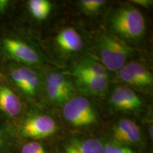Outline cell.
Masks as SVG:
<instances>
[{"mask_svg":"<svg viewBox=\"0 0 153 153\" xmlns=\"http://www.w3.org/2000/svg\"><path fill=\"white\" fill-rule=\"evenodd\" d=\"M0 55L8 62L28 67L40 62V55L31 44L22 36L14 33L0 36Z\"/></svg>","mask_w":153,"mask_h":153,"instance_id":"1","label":"cell"},{"mask_svg":"<svg viewBox=\"0 0 153 153\" xmlns=\"http://www.w3.org/2000/svg\"><path fill=\"white\" fill-rule=\"evenodd\" d=\"M110 25L115 33L130 41L139 40L144 34L146 26L142 13L130 6L115 11L110 18Z\"/></svg>","mask_w":153,"mask_h":153,"instance_id":"2","label":"cell"},{"mask_svg":"<svg viewBox=\"0 0 153 153\" xmlns=\"http://www.w3.org/2000/svg\"><path fill=\"white\" fill-rule=\"evenodd\" d=\"M97 53L106 70L117 71L126 65L131 50L119 38L110 34H102L97 42Z\"/></svg>","mask_w":153,"mask_h":153,"instance_id":"3","label":"cell"},{"mask_svg":"<svg viewBox=\"0 0 153 153\" xmlns=\"http://www.w3.org/2000/svg\"><path fill=\"white\" fill-rule=\"evenodd\" d=\"M6 80L15 91L24 97H33L37 94L40 85L38 74L30 67L8 62L4 71Z\"/></svg>","mask_w":153,"mask_h":153,"instance_id":"4","label":"cell"},{"mask_svg":"<svg viewBox=\"0 0 153 153\" xmlns=\"http://www.w3.org/2000/svg\"><path fill=\"white\" fill-rule=\"evenodd\" d=\"M63 116L72 125L89 126L97 122V114L89 101L84 97L72 98L64 104Z\"/></svg>","mask_w":153,"mask_h":153,"instance_id":"5","label":"cell"},{"mask_svg":"<svg viewBox=\"0 0 153 153\" xmlns=\"http://www.w3.org/2000/svg\"><path fill=\"white\" fill-rule=\"evenodd\" d=\"M56 123L47 115H33L24 118L18 128L23 137L41 139L51 136L56 131Z\"/></svg>","mask_w":153,"mask_h":153,"instance_id":"6","label":"cell"},{"mask_svg":"<svg viewBox=\"0 0 153 153\" xmlns=\"http://www.w3.org/2000/svg\"><path fill=\"white\" fill-rule=\"evenodd\" d=\"M46 90L49 99L57 104H65L74 93V88L68 78L57 72L48 76Z\"/></svg>","mask_w":153,"mask_h":153,"instance_id":"7","label":"cell"},{"mask_svg":"<svg viewBox=\"0 0 153 153\" xmlns=\"http://www.w3.org/2000/svg\"><path fill=\"white\" fill-rule=\"evenodd\" d=\"M23 111L20 95L6 80H0V113L9 118L19 117Z\"/></svg>","mask_w":153,"mask_h":153,"instance_id":"8","label":"cell"},{"mask_svg":"<svg viewBox=\"0 0 153 153\" xmlns=\"http://www.w3.org/2000/svg\"><path fill=\"white\" fill-rule=\"evenodd\" d=\"M119 77L128 85L141 88L150 87L153 82L150 70L143 65L135 62L126 64L120 69Z\"/></svg>","mask_w":153,"mask_h":153,"instance_id":"9","label":"cell"},{"mask_svg":"<svg viewBox=\"0 0 153 153\" xmlns=\"http://www.w3.org/2000/svg\"><path fill=\"white\" fill-rule=\"evenodd\" d=\"M110 99L113 106L120 111H135L139 109L142 106L140 97L126 86L116 87Z\"/></svg>","mask_w":153,"mask_h":153,"instance_id":"10","label":"cell"},{"mask_svg":"<svg viewBox=\"0 0 153 153\" xmlns=\"http://www.w3.org/2000/svg\"><path fill=\"white\" fill-rule=\"evenodd\" d=\"M113 137L115 142L123 145L139 142L141 132L139 126L130 119H122L113 128Z\"/></svg>","mask_w":153,"mask_h":153,"instance_id":"11","label":"cell"},{"mask_svg":"<svg viewBox=\"0 0 153 153\" xmlns=\"http://www.w3.org/2000/svg\"><path fill=\"white\" fill-rule=\"evenodd\" d=\"M65 153H104V145L95 138L72 139L67 143Z\"/></svg>","mask_w":153,"mask_h":153,"instance_id":"12","label":"cell"},{"mask_svg":"<svg viewBox=\"0 0 153 153\" xmlns=\"http://www.w3.org/2000/svg\"><path fill=\"white\" fill-rule=\"evenodd\" d=\"M55 41L61 49L67 52H77L83 47L81 36L75 29L66 28L57 34Z\"/></svg>","mask_w":153,"mask_h":153,"instance_id":"13","label":"cell"},{"mask_svg":"<svg viewBox=\"0 0 153 153\" xmlns=\"http://www.w3.org/2000/svg\"><path fill=\"white\" fill-rule=\"evenodd\" d=\"M76 78L83 76H107L106 69L101 63L92 60L82 61L74 69Z\"/></svg>","mask_w":153,"mask_h":153,"instance_id":"14","label":"cell"},{"mask_svg":"<svg viewBox=\"0 0 153 153\" xmlns=\"http://www.w3.org/2000/svg\"><path fill=\"white\" fill-rule=\"evenodd\" d=\"M76 81L82 89L91 94L102 93L108 87L107 76H83L76 78Z\"/></svg>","mask_w":153,"mask_h":153,"instance_id":"15","label":"cell"},{"mask_svg":"<svg viewBox=\"0 0 153 153\" xmlns=\"http://www.w3.org/2000/svg\"><path fill=\"white\" fill-rule=\"evenodd\" d=\"M27 6L30 14L39 21L46 19L51 10V3L47 0H30Z\"/></svg>","mask_w":153,"mask_h":153,"instance_id":"16","label":"cell"},{"mask_svg":"<svg viewBox=\"0 0 153 153\" xmlns=\"http://www.w3.org/2000/svg\"><path fill=\"white\" fill-rule=\"evenodd\" d=\"M104 153H137L126 145L115 141L108 142L104 145Z\"/></svg>","mask_w":153,"mask_h":153,"instance_id":"17","label":"cell"},{"mask_svg":"<svg viewBox=\"0 0 153 153\" xmlns=\"http://www.w3.org/2000/svg\"><path fill=\"white\" fill-rule=\"evenodd\" d=\"M105 4L104 0H82L80 1L82 9L87 12L94 13L99 11Z\"/></svg>","mask_w":153,"mask_h":153,"instance_id":"18","label":"cell"},{"mask_svg":"<svg viewBox=\"0 0 153 153\" xmlns=\"http://www.w3.org/2000/svg\"><path fill=\"white\" fill-rule=\"evenodd\" d=\"M21 153H46L41 143L37 141H30L23 145Z\"/></svg>","mask_w":153,"mask_h":153,"instance_id":"19","label":"cell"},{"mask_svg":"<svg viewBox=\"0 0 153 153\" xmlns=\"http://www.w3.org/2000/svg\"><path fill=\"white\" fill-rule=\"evenodd\" d=\"M7 131L0 126V153L5 152L9 146V140L7 137Z\"/></svg>","mask_w":153,"mask_h":153,"instance_id":"20","label":"cell"},{"mask_svg":"<svg viewBox=\"0 0 153 153\" xmlns=\"http://www.w3.org/2000/svg\"><path fill=\"white\" fill-rule=\"evenodd\" d=\"M11 1L9 0H0V16L4 15L9 11Z\"/></svg>","mask_w":153,"mask_h":153,"instance_id":"21","label":"cell"},{"mask_svg":"<svg viewBox=\"0 0 153 153\" xmlns=\"http://www.w3.org/2000/svg\"><path fill=\"white\" fill-rule=\"evenodd\" d=\"M133 2L143 6V7H148L152 3V1H148V0H134Z\"/></svg>","mask_w":153,"mask_h":153,"instance_id":"22","label":"cell"},{"mask_svg":"<svg viewBox=\"0 0 153 153\" xmlns=\"http://www.w3.org/2000/svg\"><path fill=\"white\" fill-rule=\"evenodd\" d=\"M3 76H4L3 73H2V72H1V70H0V80L3 79Z\"/></svg>","mask_w":153,"mask_h":153,"instance_id":"23","label":"cell"},{"mask_svg":"<svg viewBox=\"0 0 153 153\" xmlns=\"http://www.w3.org/2000/svg\"><path fill=\"white\" fill-rule=\"evenodd\" d=\"M150 135L151 136V138L152 139V127H151V129L150 131Z\"/></svg>","mask_w":153,"mask_h":153,"instance_id":"24","label":"cell"}]
</instances>
